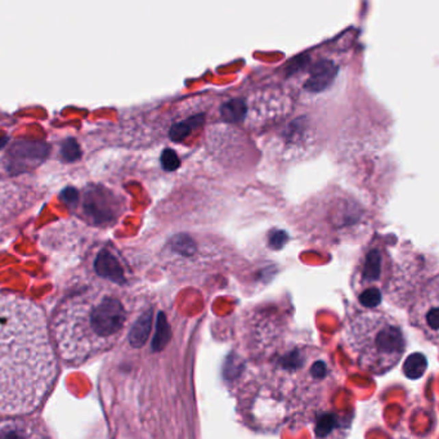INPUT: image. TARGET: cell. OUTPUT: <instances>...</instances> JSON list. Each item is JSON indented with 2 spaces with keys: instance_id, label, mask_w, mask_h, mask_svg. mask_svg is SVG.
Returning <instances> with one entry per match:
<instances>
[{
  "instance_id": "cell-1",
  "label": "cell",
  "mask_w": 439,
  "mask_h": 439,
  "mask_svg": "<svg viewBox=\"0 0 439 439\" xmlns=\"http://www.w3.org/2000/svg\"><path fill=\"white\" fill-rule=\"evenodd\" d=\"M57 356L43 309L0 293V418L27 416L51 392Z\"/></svg>"
},
{
  "instance_id": "cell-2",
  "label": "cell",
  "mask_w": 439,
  "mask_h": 439,
  "mask_svg": "<svg viewBox=\"0 0 439 439\" xmlns=\"http://www.w3.org/2000/svg\"><path fill=\"white\" fill-rule=\"evenodd\" d=\"M128 322V310L119 297L79 295L55 310L51 336L65 362L80 364L116 345Z\"/></svg>"
},
{
  "instance_id": "cell-3",
  "label": "cell",
  "mask_w": 439,
  "mask_h": 439,
  "mask_svg": "<svg viewBox=\"0 0 439 439\" xmlns=\"http://www.w3.org/2000/svg\"><path fill=\"white\" fill-rule=\"evenodd\" d=\"M345 341L358 366L373 375L395 369L406 351V339L395 319L377 312H364L351 319Z\"/></svg>"
},
{
  "instance_id": "cell-4",
  "label": "cell",
  "mask_w": 439,
  "mask_h": 439,
  "mask_svg": "<svg viewBox=\"0 0 439 439\" xmlns=\"http://www.w3.org/2000/svg\"><path fill=\"white\" fill-rule=\"evenodd\" d=\"M411 323L423 331L429 341L438 343L439 300L437 284L433 291L418 299L416 306L411 310Z\"/></svg>"
},
{
  "instance_id": "cell-5",
  "label": "cell",
  "mask_w": 439,
  "mask_h": 439,
  "mask_svg": "<svg viewBox=\"0 0 439 439\" xmlns=\"http://www.w3.org/2000/svg\"><path fill=\"white\" fill-rule=\"evenodd\" d=\"M115 198L110 192L101 187H92L85 194L83 202V211L96 224H106L115 220L118 215Z\"/></svg>"
},
{
  "instance_id": "cell-6",
  "label": "cell",
  "mask_w": 439,
  "mask_h": 439,
  "mask_svg": "<svg viewBox=\"0 0 439 439\" xmlns=\"http://www.w3.org/2000/svg\"><path fill=\"white\" fill-rule=\"evenodd\" d=\"M0 439H51L44 427L30 417L0 418Z\"/></svg>"
},
{
  "instance_id": "cell-7",
  "label": "cell",
  "mask_w": 439,
  "mask_h": 439,
  "mask_svg": "<svg viewBox=\"0 0 439 439\" xmlns=\"http://www.w3.org/2000/svg\"><path fill=\"white\" fill-rule=\"evenodd\" d=\"M49 152V147L42 142H31V141H18L14 143L10 150V157L12 164L23 166H31L42 163Z\"/></svg>"
},
{
  "instance_id": "cell-8",
  "label": "cell",
  "mask_w": 439,
  "mask_h": 439,
  "mask_svg": "<svg viewBox=\"0 0 439 439\" xmlns=\"http://www.w3.org/2000/svg\"><path fill=\"white\" fill-rule=\"evenodd\" d=\"M336 71H338V67L332 61L321 59L312 67L309 77L306 80L304 88L307 89L308 92H313V93L325 90L334 81V79L336 77Z\"/></svg>"
},
{
  "instance_id": "cell-9",
  "label": "cell",
  "mask_w": 439,
  "mask_h": 439,
  "mask_svg": "<svg viewBox=\"0 0 439 439\" xmlns=\"http://www.w3.org/2000/svg\"><path fill=\"white\" fill-rule=\"evenodd\" d=\"M94 269L99 276L110 280L112 282H124V271L119 261L109 250H101L94 261Z\"/></svg>"
},
{
  "instance_id": "cell-10",
  "label": "cell",
  "mask_w": 439,
  "mask_h": 439,
  "mask_svg": "<svg viewBox=\"0 0 439 439\" xmlns=\"http://www.w3.org/2000/svg\"><path fill=\"white\" fill-rule=\"evenodd\" d=\"M345 429V424L341 417L334 414H323L316 417V437L317 439H332L339 436Z\"/></svg>"
},
{
  "instance_id": "cell-11",
  "label": "cell",
  "mask_w": 439,
  "mask_h": 439,
  "mask_svg": "<svg viewBox=\"0 0 439 439\" xmlns=\"http://www.w3.org/2000/svg\"><path fill=\"white\" fill-rule=\"evenodd\" d=\"M202 122H204V115L202 114H198L195 116L187 118L185 120L179 121V122H176V124L172 125V128L169 131V137L174 142H181L194 131H196L198 127H201Z\"/></svg>"
},
{
  "instance_id": "cell-12",
  "label": "cell",
  "mask_w": 439,
  "mask_h": 439,
  "mask_svg": "<svg viewBox=\"0 0 439 439\" xmlns=\"http://www.w3.org/2000/svg\"><path fill=\"white\" fill-rule=\"evenodd\" d=\"M428 369V360L421 353L410 354L403 364V373L411 380L420 379Z\"/></svg>"
},
{
  "instance_id": "cell-13",
  "label": "cell",
  "mask_w": 439,
  "mask_h": 439,
  "mask_svg": "<svg viewBox=\"0 0 439 439\" xmlns=\"http://www.w3.org/2000/svg\"><path fill=\"white\" fill-rule=\"evenodd\" d=\"M382 275V255L379 250L373 249L366 255L363 265V280L367 282H375Z\"/></svg>"
},
{
  "instance_id": "cell-14",
  "label": "cell",
  "mask_w": 439,
  "mask_h": 439,
  "mask_svg": "<svg viewBox=\"0 0 439 439\" xmlns=\"http://www.w3.org/2000/svg\"><path fill=\"white\" fill-rule=\"evenodd\" d=\"M222 118L230 122H240L246 115V103L241 98H233L222 105Z\"/></svg>"
},
{
  "instance_id": "cell-15",
  "label": "cell",
  "mask_w": 439,
  "mask_h": 439,
  "mask_svg": "<svg viewBox=\"0 0 439 439\" xmlns=\"http://www.w3.org/2000/svg\"><path fill=\"white\" fill-rule=\"evenodd\" d=\"M150 328H151V315L147 313L137 322V325L134 328L132 338L133 343L137 347H141L143 343L146 341L147 336H148V332H150Z\"/></svg>"
},
{
  "instance_id": "cell-16",
  "label": "cell",
  "mask_w": 439,
  "mask_h": 439,
  "mask_svg": "<svg viewBox=\"0 0 439 439\" xmlns=\"http://www.w3.org/2000/svg\"><path fill=\"white\" fill-rule=\"evenodd\" d=\"M61 157L66 163H74L81 157V148L79 146L77 139L67 138L65 142L61 146Z\"/></svg>"
},
{
  "instance_id": "cell-17",
  "label": "cell",
  "mask_w": 439,
  "mask_h": 439,
  "mask_svg": "<svg viewBox=\"0 0 439 439\" xmlns=\"http://www.w3.org/2000/svg\"><path fill=\"white\" fill-rule=\"evenodd\" d=\"M360 303L362 304L363 307L373 309V308L377 307L382 302V293L377 287H367L364 289L362 293L358 297Z\"/></svg>"
},
{
  "instance_id": "cell-18",
  "label": "cell",
  "mask_w": 439,
  "mask_h": 439,
  "mask_svg": "<svg viewBox=\"0 0 439 439\" xmlns=\"http://www.w3.org/2000/svg\"><path fill=\"white\" fill-rule=\"evenodd\" d=\"M160 160H161V165L166 172H174L181 165V160H179L178 155L172 148H165Z\"/></svg>"
},
{
  "instance_id": "cell-19",
  "label": "cell",
  "mask_w": 439,
  "mask_h": 439,
  "mask_svg": "<svg viewBox=\"0 0 439 439\" xmlns=\"http://www.w3.org/2000/svg\"><path fill=\"white\" fill-rule=\"evenodd\" d=\"M61 198H62V201L66 204L67 207H77L80 195H79L77 188L66 187L61 194Z\"/></svg>"
},
{
  "instance_id": "cell-20",
  "label": "cell",
  "mask_w": 439,
  "mask_h": 439,
  "mask_svg": "<svg viewBox=\"0 0 439 439\" xmlns=\"http://www.w3.org/2000/svg\"><path fill=\"white\" fill-rule=\"evenodd\" d=\"M286 241H287V235H286L285 231L274 230V231L271 232V235H269V246L272 249H276V250L281 249L285 245Z\"/></svg>"
}]
</instances>
